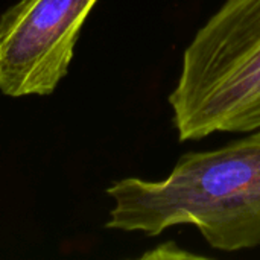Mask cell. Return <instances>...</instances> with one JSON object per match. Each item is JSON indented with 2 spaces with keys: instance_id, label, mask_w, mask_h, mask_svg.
<instances>
[{
  "instance_id": "6da1fadb",
  "label": "cell",
  "mask_w": 260,
  "mask_h": 260,
  "mask_svg": "<svg viewBox=\"0 0 260 260\" xmlns=\"http://www.w3.org/2000/svg\"><path fill=\"white\" fill-rule=\"evenodd\" d=\"M248 137L183 155L160 181L136 177L107 189V229L158 236L192 225L221 251L260 247V128Z\"/></svg>"
},
{
  "instance_id": "7a4b0ae2",
  "label": "cell",
  "mask_w": 260,
  "mask_h": 260,
  "mask_svg": "<svg viewBox=\"0 0 260 260\" xmlns=\"http://www.w3.org/2000/svg\"><path fill=\"white\" fill-rule=\"evenodd\" d=\"M181 142L260 128V0H225L184 50L169 94Z\"/></svg>"
},
{
  "instance_id": "3957f363",
  "label": "cell",
  "mask_w": 260,
  "mask_h": 260,
  "mask_svg": "<svg viewBox=\"0 0 260 260\" xmlns=\"http://www.w3.org/2000/svg\"><path fill=\"white\" fill-rule=\"evenodd\" d=\"M98 0H20L0 17V91L50 94L67 75Z\"/></svg>"
}]
</instances>
